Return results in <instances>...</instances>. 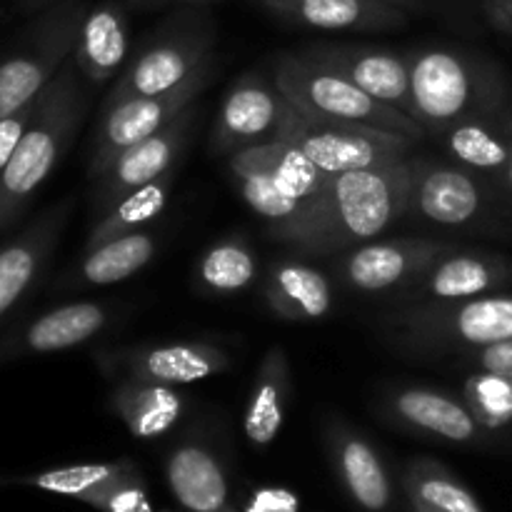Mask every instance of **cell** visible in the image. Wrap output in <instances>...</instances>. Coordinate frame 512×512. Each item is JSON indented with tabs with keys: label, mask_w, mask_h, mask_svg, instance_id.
<instances>
[{
	"label": "cell",
	"mask_w": 512,
	"mask_h": 512,
	"mask_svg": "<svg viewBox=\"0 0 512 512\" xmlns=\"http://www.w3.org/2000/svg\"><path fill=\"white\" fill-rule=\"evenodd\" d=\"M408 200V160L330 175L325 188L270 235L305 255H340L370 243L395 220L405 218Z\"/></svg>",
	"instance_id": "cell-1"
},
{
	"label": "cell",
	"mask_w": 512,
	"mask_h": 512,
	"mask_svg": "<svg viewBox=\"0 0 512 512\" xmlns=\"http://www.w3.org/2000/svg\"><path fill=\"white\" fill-rule=\"evenodd\" d=\"M413 88V118L438 138L450 125L503 108L512 98L508 73L498 60L455 45L405 50Z\"/></svg>",
	"instance_id": "cell-2"
},
{
	"label": "cell",
	"mask_w": 512,
	"mask_h": 512,
	"mask_svg": "<svg viewBox=\"0 0 512 512\" xmlns=\"http://www.w3.org/2000/svg\"><path fill=\"white\" fill-rule=\"evenodd\" d=\"M83 80L78 63L70 55L60 73L38 95L33 120L0 178V230L10 228L23 215L73 145L88 113Z\"/></svg>",
	"instance_id": "cell-3"
},
{
	"label": "cell",
	"mask_w": 512,
	"mask_h": 512,
	"mask_svg": "<svg viewBox=\"0 0 512 512\" xmlns=\"http://www.w3.org/2000/svg\"><path fill=\"white\" fill-rule=\"evenodd\" d=\"M273 83L288 105L305 118L370 125L413 140L425 138L423 125L413 115L380 103L348 75L310 58L303 50L275 55Z\"/></svg>",
	"instance_id": "cell-4"
},
{
	"label": "cell",
	"mask_w": 512,
	"mask_h": 512,
	"mask_svg": "<svg viewBox=\"0 0 512 512\" xmlns=\"http://www.w3.org/2000/svg\"><path fill=\"white\" fill-rule=\"evenodd\" d=\"M385 323L395 348L405 353L460 355L512 338V295L413 303L395 310Z\"/></svg>",
	"instance_id": "cell-5"
},
{
	"label": "cell",
	"mask_w": 512,
	"mask_h": 512,
	"mask_svg": "<svg viewBox=\"0 0 512 512\" xmlns=\"http://www.w3.org/2000/svg\"><path fill=\"white\" fill-rule=\"evenodd\" d=\"M228 170L240 198L265 220L268 230L295 218L330 178L300 150L278 138L233 153Z\"/></svg>",
	"instance_id": "cell-6"
},
{
	"label": "cell",
	"mask_w": 512,
	"mask_h": 512,
	"mask_svg": "<svg viewBox=\"0 0 512 512\" xmlns=\"http://www.w3.org/2000/svg\"><path fill=\"white\" fill-rule=\"evenodd\" d=\"M90 5L63 0L38 18L0 55V118L38 98L73 55L80 23Z\"/></svg>",
	"instance_id": "cell-7"
},
{
	"label": "cell",
	"mask_w": 512,
	"mask_h": 512,
	"mask_svg": "<svg viewBox=\"0 0 512 512\" xmlns=\"http://www.w3.org/2000/svg\"><path fill=\"white\" fill-rule=\"evenodd\" d=\"M213 43V20L195 5L180 10L145 40L128 70L110 88L103 108L178 88L213 58Z\"/></svg>",
	"instance_id": "cell-8"
},
{
	"label": "cell",
	"mask_w": 512,
	"mask_h": 512,
	"mask_svg": "<svg viewBox=\"0 0 512 512\" xmlns=\"http://www.w3.org/2000/svg\"><path fill=\"white\" fill-rule=\"evenodd\" d=\"M410 218L443 228L495 230L503 225L500 195L493 180L458 163L410 155Z\"/></svg>",
	"instance_id": "cell-9"
},
{
	"label": "cell",
	"mask_w": 512,
	"mask_h": 512,
	"mask_svg": "<svg viewBox=\"0 0 512 512\" xmlns=\"http://www.w3.org/2000/svg\"><path fill=\"white\" fill-rule=\"evenodd\" d=\"M275 138L293 145L315 168L328 175L400 163L413 155L418 143L413 138L370 125L305 118L293 105L285 108Z\"/></svg>",
	"instance_id": "cell-10"
},
{
	"label": "cell",
	"mask_w": 512,
	"mask_h": 512,
	"mask_svg": "<svg viewBox=\"0 0 512 512\" xmlns=\"http://www.w3.org/2000/svg\"><path fill=\"white\" fill-rule=\"evenodd\" d=\"M210 80H213V58L200 65L178 88L158 95H145V98L123 100V103L100 110L98 125H95L93 140H90V178H98L108 168L110 160L123 153L125 148L173 123L188 105L198 100V95L208 88Z\"/></svg>",
	"instance_id": "cell-11"
},
{
	"label": "cell",
	"mask_w": 512,
	"mask_h": 512,
	"mask_svg": "<svg viewBox=\"0 0 512 512\" xmlns=\"http://www.w3.org/2000/svg\"><path fill=\"white\" fill-rule=\"evenodd\" d=\"M455 245L435 238H395L363 243L340 253L335 273L355 293H400Z\"/></svg>",
	"instance_id": "cell-12"
},
{
	"label": "cell",
	"mask_w": 512,
	"mask_h": 512,
	"mask_svg": "<svg viewBox=\"0 0 512 512\" xmlns=\"http://www.w3.org/2000/svg\"><path fill=\"white\" fill-rule=\"evenodd\" d=\"M198 115L200 110L195 108V103L188 105L163 130L148 135L140 143L130 145L123 153L115 155L108 168L95 178L93 200L98 215L105 213L110 205L118 203L123 195L133 193V190L158 180L160 175L170 173L175 160L183 155L185 145H188L190 133H193L195 123H198Z\"/></svg>",
	"instance_id": "cell-13"
},
{
	"label": "cell",
	"mask_w": 512,
	"mask_h": 512,
	"mask_svg": "<svg viewBox=\"0 0 512 512\" xmlns=\"http://www.w3.org/2000/svg\"><path fill=\"white\" fill-rule=\"evenodd\" d=\"M288 100L263 73H245L230 85L210 130V153L233 155L268 143L278 133Z\"/></svg>",
	"instance_id": "cell-14"
},
{
	"label": "cell",
	"mask_w": 512,
	"mask_h": 512,
	"mask_svg": "<svg viewBox=\"0 0 512 512\" xmlns=\"http://www.w3.org/2000/svg\"><path fill=\"white\" fill-rule=\"evenodd\" d=\"M98 363L105 373L120 378L178 388L223 375L230 370V355L210 343H163L100 353Z\"/></svg>",
	"instance_id": "cell-15"
},
{
	"label": "cell",
	"mask_w": 512,
	"mask_h": 512,
	"mask_svg": "<svg viewBox=\"0 0 512 512\" xmlns=\"http://www.w3.org/2000/svg\"><path fill=\"white\" fill-rule=\"evenodd\" d=\"M113 318V308L98 303V300H75V303L45 310V313L5 330L0 338V365L78 348V345L98 338Z\"/></svg>",
	"instance_id": "cell-16"
},
{
	"label": "cell",
	"mask_w": 512,
	"mask_h": 512,
	"mask_svg": "<svg viewBox=\"0 0 512 512\" xmlns=\"http://www.w3.org/2000/svg\"><path fill=\"white\" fill-rule=\"evenodd\" d=\"M73 200H60L0 245V328L38 285L60 243Z\"/></svg>",
	"instance_id": "cell-17"
},
{
	"label": "cell",
	"mask_w": 512,
	"mask_h": 512,
	"mask_svg": "<svg viewBox=\"0 0 512 512\" xmlns=\"http://www.w3.org/2000/svg\"><path fill=\"white\" fill-rule=\"evenodd\" d=\"M512 283V260L488 250H450L410 280L398 298L413 303H448L498 293Z\"/></svg>",
	"instance_id": "cell-18"
},
{
	"label": "cell",
	"mask_w": 512,
	"mask_h": 512,
	"mask_svg": "<svg viewBox=\"0 0 512 512\" xmlns=\"http://www.w3.org/2000/svg\"><path fill=\"white\" fill-rule=\"evenodd\" d=\"M303 53L348 75L358 88L380 103L413 115L408 55L400 50L358 43H310Z\"/></svg>",
	"instance_id": "cell-19"
},
{
	"label": "cell",
	"mask_w": 512,
	"mask_h": 512,
	"mask_svg": "<svg viewBox=\"0 0 512 512\" xmlns=\"http://www.w3.org/2000/svg\"><path fill=\"white\" fill-rule=\"evenodd\" d=\"M390 418L418 433L435 435L448 443H475L485 433L483 425L470 413L463 395L438 388H398L383 400Z\"/></svg>",
	"instance_id": "cell-20"
},
{
	"label": "cell",
	"mask_w": 512,
	"mask_h": 512,
	"mask_svg": "<svg viewBox=\"0 0 512 512\" xmlns=\"http://www.w3.org/2000/svg\"><path fill=\"white\" fill-rule=\"evenodd\" d=\"M255 5L283 23L303 25L315 30H395L410 23L403 8L368 0H253Z\"/></svg>",
	"instance_id": "cell-21"
},
{
	"label": "cell",
	"mask_w": 512,
	"mask_h": 512,
	"mask_svg": "<svg viewBox=\"0 0 512 512\" xmlns=\"http://www.w3.org/2000/svg\"><path fill=\"white\" fill-rule=\"evenodd\" d=\"M438 140L453 163L475 170L500 188L512 155V98L503 108L450 125Z\"/></svg>",
	"instance_id": "cell-22"
},
{
	"label": "cell",
	"mask_w": 512,
	"mask_h": 512,
	"mask_svg": "<svg viewBox=\"0 0 512 512\" xmlns=\"http://www.w3.org/2000/svg\"><path fill=\"white\" fill-rule=\"evenodd\" d=\"M128 48V5L120 0H100L90 5L73 48V58L83 78L90 85L113 80L128 58Z\"/></svg>",
	"instance_id": "cell-23"
},
{
	"label": "cell",
	"mask_w": 512,
	"mask_h": 512,
	"mask_svg": "<svg viewBox=\"0 0 512 512\" xmlns=\"http://www.w3.org/2000/svg\"><path fill=\"white\" fill-rule=\"evenodd\" d=\"M263 295L268 308L290 323H315L333 310L328 275L300 260H273L265 273Z\"/></svg>",
	"instance_id": "cell-24"
},
{
	"label": "cell",
	"mask_w": 512,
	"mask_h": 512,
	"mask_svg": "<svg viewBox=\"0 0 512 512\" xmlns=\"http://www.w3.org/2000/svg\"><path fill=\"white\" fill-rule=\"evenodd\" d=\"M158 245L160 240L153 230H138L83 250V258L65 273L63 288H103L123 283L155 258Z\"/></svg>",
	"instance_id": "cell-25"
},
{
	"label": "cell",
	"mask_w": 512,
	"mask_h": 512,
	"mask_svg": "<svg viewBox=\"0 0 512 512\" xmlns=\"http://www.w3.org/2000/svg\"><path fill=\"white\" fill-rule=\"evenodd\" d=\"M108 405L133 433V438L153 440L178 423L185 400L173 385L120 378L118 385L110 390Z\"/></svg>",
	"instance_id": "cell-26"
},
{
	"label": "cell",
	"mask_w": 512,
	"mask_h": 512,
	"mask_svg": "<svg viewBox=\"0 0 512 512\" xmlns=\"http://www.w3.org/2000/svg\"><path fill=\"white\" fill-rule=\"evenodd\" d=\"M293 390L288 353L280 345L265 350L258 370H255L253 390H250L248 408H245L243 428L253 445L263 448L278 438L285 420V405Z\"/></svg>",
	"instance_id": "cell-27"
},
{
	"label": "cell",
	"mask_w": 512,
	"mask_h": 512,
	"mask_svg": "<svg viewBox=\"0 0 512 512\" xmlns=\"http://www.w3.org/2000/svg\"><path fill=\"white\" fill-rule=\"evenodd\" d=\"M335 463L353 498L368 510H383L390 500V480L373 445L340 420L330 425Z\"/></svg>",
	"instance_id": "cell-28"
},
{
	"label": "cell",
	"mask_w": 512,
	"mask_h": 512,
	"mask_svg": "<svg viewBox=\"0 0 512 512\" xmlns=\"http://www.w3.org/2000/svg\"><path fill=\"white\" fill-rule=\"evenodd\" d=\"M173 495L193 512H215L225 505L228 483L213 453L200 445H180L168 460Z\"/></svg>",
	"instance_id": "cell-29"
},
{
	"label": "cell",
	"mask_w": 512,
	"mask_h": 512,
	"mask_svg": "<svg viewBox=\"0 0 512 512\" xmlns=\"http://www.w3.org/2000/svg\"><path fill=\"white\" fill-rule=\"evenodd\" d=\"M173 185L175 170H170V173L160 175L153 183L123 195L118 203L110 205L105 213H100L98 218H95L93 228H90L88 233V240H85V250L148 228V225L165 210V203H168Z\"/></svg>",
	"instance_id": "cell-30"
},
{
	"label": "cell",
	"mask_w": 512,
	"mask_h": 512,
	"mask_svg": "<svg viewBox=\"0 0 512 512\" xmlns=\"http://www.w3.org/2000/svg\"><path fill=\"white\" fill-rule=\"evenodd\" d=\"M258 278V258L240 235L218 240L200 258L195 280L210 295H235L248 290Z\"/></svg>",
	"instance_id": "cell-31"
},
{
	"label": "cell",
	"mask_w": 512,
	"mask_h": 512,
	"mask_svg": "<svg viewBox=\"0 0 512 512\" xmlns=\"http://www.w3.org/2000/svg\"><path fill=\"white\" fill-rule=\"evenodd\" d=\"M485 430H503L512 425V378L500 373H470L460 390Z\"/></svg>",
	"instance_id": "cell-32"
},
{
	"label": "cell",
	"mask_w": 512,
	"mask_h": 512,
	"mask_svg": "<svg viewBox=\"0 0 512 512\" xmlns=\"http://www.w3.org/2000/svg\"><path fill=\"white\" fill-rule=\"evenodd\" d=\"M125 473V463H98V465H73V468L48 470V473L25 478L33 488L48 490V493L70 495V498L85 500L105 483Z\"/></svg>",
	"instance_id": "cell-33"
},
{
	"label": "cell",
	"mask_w": 512,
	"mask_h": 512,
	"mask_svg": "<svg viewBox=\"0 0 512 512\" xmlns=\"http://www.w3.org/2000/svg\"><path fill=\"white\" fill-rule=\"evenodd\" d=\"M413 493L425 508L438 512H483L478 500L433 463H423L413 475Z\"/></svg>",
	"instance_id": "cell-34"
},
{
	"label": "cell",
	"mask_w": 512,
	"mask_h": 512,
	"mask_svg": "<svg viewBox=\"0 0 512 512\" xmlns=\"http://www.w3.org/2000/svg\"><path fill=\"white\" fill-rule=\"evenodd\" d=\"M85 500L100 505V508H105L108 512H153L150 510L148 498H145V490L138 483L125 478V473L110 480V483H105L103 488H98Z\"/></svg>",
	"instance_id": "cell-35"
},
{
	"label": "cell",
	"mask_w": 512,
	"mask_h": 512,
	"mask_svg": "<svg viewBox=\"0 0 512 512\" xmlns=\"http://www.w3.org/2000/svg\"><path fill=\"white\" fill-rule=\"evenodd\" d=\"M460 363L470 373H500L512 378V338L503 343L485 345V348L460 353Z\"/></svg>",
	"instance_id": "cell-36"
},
{
	"label": "cell",
	"mask_w": 512,
	"mask_h": 512,
	"mask_svg": "<svg viewBox=\"0 0 512 512\" xmlns=\"http://www.w3.org/2000/svg\"><path fill=\"white\" fill-rule=\"evenodd\" d=\"M35 105H38V98L30 100L23 108L13 110L10 115H3V118H0V178H3L5 168H8L15 150H18V143L20 138H23L25 128H28L30 120H33Z\"/></svg>",
	"instance_id": "cell-37"
},
{
	"label": "cell",
	"mask_w": 512,
	"mask_h": 512,
	"mask_svg": "<svg viewBox=\"0 0 512 512\" xmlns=\"http://www.w3.org/2000/svg\"><path fill=\"white\" fill-rule=\"evenodd\" d=\"M250 512H298V498L288 490H260Z\"/></svg>",
	"instance_id": "cell-38"
},
{
	"label": "cell",
	"mask_w": 512,
	"mask_h": 512,
	"mask_svg": "<svg viewBox=\"0 0 512 512\" xmlns=\"http://www.w3.org/2000/svg\"><path fill=\"white\" fill-rule=\"evenodd\" d=\"M483 10L495 28L512 35V0H483Z\"/></svg>",
	"instance_id": "cell-39"
},
{
	"label": "cell",
	"mask_w": 512,
	"mask_h": 512,
	"mask_svg": "<svg viewBox=\"0 0 512 512\" xmlns=\"http://www.w3.org/2000/svg\"><path fill=\"white\" fill-rule=\"evenodd\" d=\"M430 5L435 8V15L453 18L455 23L465 18V0H430Z\"/></svg>",
	"instance_id": "cell-40"
},
{
	"label": "cell",
	"mask_w": 512,
	"mask_h": 512,
	"mask_svg": "<svg viewBox=\"0 0 512 512\" xmlns=\"http://www.w3.org/2000/svg\"><path fill=\"white\" fill-rule=\"evenodd\" d=\"M368 3L395 5V8L408 10L410 15H430V13H435V8H433V5H430V0H368Z\"/></svg>",
	"instance_id": "cell-41"
},
{
	"label": "cell",
	"mask_w": 512,
	"mask_h": 512,
	"mask_svg": "<svg viewBox=\"0 0 512 512\" xmlns=\"http://www.w3.org/2000/svg\"><path fill=\"white\" fill-rule=\"evenodd\" d=\"M205 3H215V0H125L128 8H138V10H155V8H165V5H205Z\"/></svg>",
	"instance_id": "cell-42"
},
{
	"label": "cell",
	"mask_w": 512,
	"mask_h": 512,
	"mask_svg": "<svg viewBox=\"0 0 512 512\" xmlns=\"http://www.w3.org/2000/svg\"><path fill=\"white\" fill-rule=\"evenodd\" d=\"M63 3V0H18V8L23 13H40L45 8H53V5Z\"/></svg>",
	"instance_id": "cell-43"
},
{
	"label": "cell",
	"mask_w": 512,
	"mask_h": 512,
	"mask_svg": "<svg viewBox=\"0 0 512 512\" xmlns=\"http://www.w3.org/2000/svg\"><path fill=\"white\" fill-rule=\"evenodd\" d=\"M500 188H503L505 195H510L512 198V155H510L508 168H505V173H503V180H500Z\"/></svg>",
	"instance_id": "cell-44"
},
{
	"label": "cell",
	"mask_w": 512,
	"mask_h": 512,
	"mask_svg": "<svg viewBox=\"0 0 512 512\" xmlns=\"http://www.w3.org/2000/svg\"><path fill=\"white\" fill-rule=\"evenodd\" d=\"M423 508H425V505H423ZM425 510H428V512H438V510H430V508H425Z\"/></svg>",
	"instance_id": "cell-45"
}]
</instances>
